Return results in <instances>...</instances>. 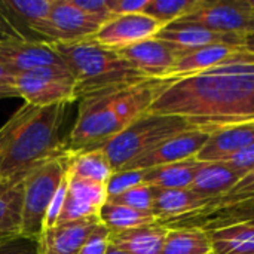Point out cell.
<instances>
[{"instance_id": "1", "label": "cell", "mask_w": 254, "mask_h": 254, "mask_svg": "<svg viewBox=\"0 0 254 254\" xmlns=\"http://www.w3.org/2000/svg\"><path fill=\"white\" fill-rule=\"evenodd\" d=\"M147 113L177 116L210 134L253 122L254 54L246 49L219 67L170 82Z\"/></svg>"}, {"instance_id": "2", "label": "cell", "mask_w": 254, "mask_h": 254, "mask_svg": "<svg viewBox=\"0 0 254 254\" xmlns=\"http://www.w3.org/2000/svg\"><path fill=\"white\" fill-rule=\"evenodd\" d=\"M170 82L165 79H144L80 98L76 122L64 143L65 150L76 153L103 146L147 113Z\"/></svg>"}, {"instance_id": "3", "label": "cell", "mask_w": 254, "mask_h": 254, "mask_svg": "<svg viewBox=\"0 0 254 254\" xmlns=\"http://www.w3.org/2000/svg\"><path fill=\"white\" fill-rule=\"evenodd\" d=\"M67 104L36 107L24 103L0 128V177H24L39 164L65 152L61 128Z\"/></svg>"}, {"instance_id": "4", "label": "cell", "mask_w": 254, "mask_h": 254, "mask_svg": "<svg viewBox=\"0 0 254 254\" xmlns=\"http://www.w3.org/2000/svg\"><path fill=\"white\" fill-rule=\"evenodd\" d=\"M52 45L74 79L77 100L112 86L129 85L146 79L118 51L100 45L95 37Z\"/></svg>"}, {"instance_id": "5", "label": "cell", "mask_w": 254, "mask_h": 254, "mask_svg": "<svg viewBox=\"0 0 254 254\" xmlns=\"http://www.w3.org/2000/svg\"><path fill=\"white\" fill-rule=\"evenodd\" d=\"M73 152H63L28 171L22 190V238L37 243L45 231L49 207L65 182Z\"/></svg>"}, {"instance_id": "6", "label": "cell", "mask_w": 254, "mask_h": 254, "mask_svg": "<svg viewBox=\"0 0 254 254\" xmlns=\"http://www.w3.org/2000/svg\"><path fill=\"white\" fill-rule=\"evenodd\" d=\"M189 129H192L190 125L182 118L144 113L122 132L100 146V149L107 156L113 173H116L165 140Z\"/></svg>"}, {"instance_id": "7", "label": "cell", "mask_w": 254, "mask_h": 254, "mask_svg": "<svg viewBox=\"0 0 254 254\" xmlns=\"http://www.w3.org/2000/svg\"><path fill=\"white\" fill-rule=\"evenodd\" d=\"M12 86L24 103L36 107L70 104L76 97V83L65 67H48L13 77Z\"/></svg>"}, {"instance_id": "8", "label": "cell", "mask_w": 254, "mask_h": 254, "mask_svg": "<svg viewBox=\"0 0 254 254\" xmlns=\"http://www.w3.org/2000/svg\"><path fill=\"white\" fill-rule=\"evenodd\" d=\"M179 21L246 39L254 33V15L241 0H199L198 6Z\"/></svg>"}, {"instance_id": "9", "label": "cell", "mask_w": 254, "mask_h": 254, "mask_svg": "<svg viewBox=\"0 0 254 254\" xmlns=\"http://www.w3.org/2000/svg\"><path fill=\"white\" fill-rule=\"evenodd\" d=\"M101 22L76 7L71 0H54L49 16L37 30L39 40L48 43L79 42L95 37Z\"/></svg>"}, {"instance_id": "10", "label": "cell", "mask_w": 254, "mask_h": 254, "mask_svg": "<svg viewBox=\"0 0 254 254\" xmlns=\"http://www.w3.org/2000/svg\"><path fill=\"white\" fill-rule=\"evenodd\" d=\"M0 63L15 76L48 67H65L64 60L52 43L30 40H7L0 43Z\"/></svg>"}, {"instance_id": "11", "label": "cell", "mask_w": 254, "mask_h": 254, "mask_svg": "<svg viewBox=\"0 0 254 254\" xmlns=\"http://www.w3.org/2000/svg\"><path fill=\"white\" fill-rule=\"evenodd\" d=\"M164 27L144 13L118 15L101 25L95 40L113 51H121L143 40L156 37Z\"/></svg>"}, {"instance_id": "12", "label": "cell", "mask_w": 254, "mask_h": 254, "mask_svg": "<svg viewBox=\"0 0 254 254\" xmlns=\"http://www.w3.org/2000/svg\"><path fill=\"white\" fill-rule=\"evenodd\" d=\"M210 135V132L199 129H189L180 132L165 140L146 155L129 162L124 170H150L195 158L199 153V150L205 146Z\"/></svg>"}, {"instance_id": "13", "label": "cell", "mask_w": 254, "mask_h": 254, "mask_svg": "<svg viewBox=\"0 0 254 254\" xmlns=\"http://www.w3.org/2000/svg\"><path fill=\"white\" fill-rule=\"evenodd\" d=\"M118 52L146 79H165L180 58V52L174 46L158 37L143 40Z\"/></svg>"}, {"instance_id": "14", "label": "cell", "mask_w": 254, "mask_h": 254, "mask_svg": "<svg viewBox=\"0 0 254 254\" xmlns=\"http://www.w3.org/2000/svg\"><path fill=\"white\" fill-rule=\"evenodd\" d=\"M101 225L98 216L57 223L46 228L37 240V254H79Z\"/></svg>"}, {"instance_id": "15", "label": "cell", "mask_w": 254, "mask_h": 254, "mask_svg": "<svg viewBox=\"0 0 254 254\" xmlns=\"http://www.w3.org/2000/svg\"><path fill=\"white\" fill-rule=\"evenodd\" d=\"M107 198L106 185L74 179L67 174L65 198L58 217V223L98 216Z\"/></svg>"}, {"instance_id": "16", "label": "cell", "mask_w": 254, "mask_h": 254, "mask_svg": "<svg viewBox=\"0 0 254 254\" xmlns=\"http://www.w3.org/2000/svg\"><path fill=\"white\" fill-rule=\"evenodd\" d=\"M158 39L174 46L180 57L186 52L211 46V45H231V46H246V37L235 34H223L216 33L193 24L176 21L167 27H164L158 34Z\"/></svg>"}, {"instance_id": "17", "label": "cell", "mask_w": 254, "mask_h": 254, "mask_svg": "<svg viewBox=\"0 0 254 254\" xmlns=\"http://www.w3.org/2000/svg\"><path fill=\"white\" fill-rule=\"evenodd\" d=\"M52 6L54 0H0V15L22 40L42 42L37 30Z\"/></svg>"}, {"instance_id": "18", "label": "cell", "mask_w": 254, "mask_h": 254, "mask_svg": "<svg viewBox=\"0 0 254 254\" xmlns=\"http://www.w3.org/2000/svg\"><path fill=\"white\" fill-rule=\"evenodd\" d=\"M243 51H246V46L211 45V46H205V48H199V49L186 52L176 61L174 67L170 70L165 80L174 82V80H179L183 77L204 73L207 70H211L214 67H219V65L231 61L234 57H237Z\"/></svg>"}, {"instance_id": "19", "label": "cell", "mask_w": 254, "mask_h": 254, "mask_svg": "<svg viewBox=\"0 0 254 254\" xmlns=\"http://www.w3.org/2000/svg\"><path fill=\"white\" fill-rule=\"evenodd\" d=\"M254 141V121L213 132L195 156L198 162H225Z\"/></svg>"}, {"instance_id": "20", "label": "cell", "mask_w": 254, "mask_h": 254, "mask_svg": "<svg viewBox=\"0 0 254 254\" xmlns=\"http://www.w3.org/2000/svg\"><path fill=\"white\" fill-rule=\"evenodd\" d=\"M214 201L202 198L189 189H158L152 214L159 223L165 225L205 210Z\"/></svg>"}, {"instance_id": "21", "label": "cell", "mask_w": 254, "mask_h": 254, "mask_svg": "<svg viewBox=\"0 0 254 254\" xmlns=\"http://www.w3.org/2000/svg\"><path fill=\"white\" fill-rule=\"evenodd\" d=\"M24 177L0 183V246L22 238Z\"/></svg>"}, {"instance_id": "22", "label": "cell", "mask_w": 254, "mask_h": 254, "mask_svg": "<svg viewBox=\"0 0 254 254\" xmlns=\"http://www.w3.org/2000/svg\"><path fill=\"white\" fill-rule=\"evenodd\" d=\"M241 179L243 176L226 162H208L201 165L189 190L202 198L216 201L226 196Z\"/></svg>"}, {"instance_id": "23", "label": "cell", "mask_w": 254, "mask_h": 254, "mask_svg": "<svg viewBox=\"0 0 254 254\" xmlns=\"http://www.w3.org/2000/svg\"><path fill=\"white\" fill-rule=\"evenodd\" d=\"M168 228L161 223L110 235V244L128 254H161Z\"/></svg>"}, {"instance_id": "24", "label": "cell", "mask_w": 254, "mask_h": 254, "mask_svg": "<svg viewBox=\"0 0 254 254\" xmlns=\"http://www.w3.org/2000/svg\"><path fill=\"white\" fill-rule=\"evenodd\" d=\"M207 232L214 254H254V223L238 222Z\"/></svg>"}, {"instance_id": "25", "label": "cell", "mask_w": 254, "mask_h": 254, "mask_svg": "<svg viewBox=\"0 0 254 254\" xmlns=\"http://www.w3.org/2000/svg\"><path fill=\"white\" fill-rule=\"evenodd\" d=\"M238 222H250L254 223V204H241L234 207H226L220 210L205 211V213H195L190 216H185L174 222L165 223L167 228H188L196 226L205 231L214 229L223 225L238 223Z\"/></svg>"}, {"instance_id": "26", "label": "cell", "mask_w": 254, "mask_h": 254, "mask_svg": "<svg viewBox=\"0 0 254 254\" xmlns=\"http://www.w3.org/2000/svg\"><path fill=\"white\" fill-rule=\"evenodd\" d=\"M202 162L195 158L144 170V183L158 189H189Z\"/></svg>"}, {"instance_id": "27", "label": "cell", "mask_w": 254, "mask_h": 254, "mask_svg": "<svg viewBox=\"0 0 254 254\" xmlns=\"http://www.w3.org/2000/svg\"><path fill=\"white\" fill-rule=\"evenodd\" d=\"M98 219L101 225L109 229L110 235L129 231L134 228L159 223L158 219L150 211H138L110 201H106V204L101 207L98 213Z\"/></svg>"}, {"instance_id": "28", "label": "cell", "mask_w": 254, "mask_h": 254, "mask_svg": "<svg viewBox=\"0 0 254 254\" xmlns=\"http://www.w3.org/2000/svg\"><path fill=\"white\" fill-rule=\"evenodd\" d=\"M113 174V168L100 147L86 149L76 152L68 170V176L74 179H82L100 185L109 183Z\"/></svg>"}, {"instance_id": "29", "label": "cell", "mask_w": 254, "mask_h": 254, "mask_svg": "<svg viewBox=\"0 0 254 254\" xmlns=\"http://www.w3.org/2000/svg\"><path fill=\"white\" fill-rule=\"evenodd\" d=\"M208 232L202 228H168L161 254H211Z\"/></svg>"}, {"instance_id": "30", "label": "cell", "mask_w": 254, "mask_h": 254, "mask_svg": "<svg viewBox=\"0 0 254 254\" xmlns=\"http://www.w3.org/2000/svg\"><path fill=\"white\" fill-rule=\"evenodd\" d=\"M198 3L199 0H149L143 13L167 27L190 13Z\"/></svg>"}, {"instance_id": "31", "label": "cell", "mask_w": 254, "mask_h": 254, "mask_svg": "<svg viewBox=\"0 0 254 254\" xmlns=\"http://www.w3.org/2000/svg\"><path fill=\"white\" fill-rule=\"evenodd\" d=\"M156 190H158V188L143 183V185L135 186L121 195L107 198V201L119 204V205H125V207H129V208H134L138 211H150L152 213Z\"/></svg>"}, {"instance_id": "32", "label": "cell", "mask_w": 254, "mask_h": 254, "mask_svg": "<svg viewBox=\"0 0 254 254\" xmlns=\"http://www.w3.org/2000/svg\"><path fill=\"white\" fill-rule=\"evenodd\" d=\"M144 170H122L112 174L109 183H107V196H116L121 195L135 186H140L144 183Z\"/></svg>"}, {"instance_id": "33", "label": "cell", "mask_w": 254, "mask_h": 254, "mask_svg": "<svg viewBox=\"0 0 254 254\" xmlns=\"http://www.w3.org/2000/svg\"><path fill=\"white\" fill-rule=\"evenodd\" d=\"M71 3L94 19L100 21L101 24L107 22L115 16L110 10L107 0H71Z\"/></svg>"}, {"instance_id": "34", "label": "cell", "mask_w": 254, "mask_h": 254, "mask_svg": "<svg viewBox=\"0 0 254 254\" xmlns=\"http://www.w3.org/2000/svg\"><path fill=\"white\" fill-rule=\"evenodd\" d=\"M110 246V232L106 226L100 225L95 232L85 243L79 254H106Z\"/></svg>"}, {"instance_id": "35", "label": "cell", "mask_w": 254, "mask_h": 254, "mask_svg": "<svg viewBox=\"0 0 254 254\" xmlns=\"http://www.w3.org/2000/svg\"><path fill=\"white\" fill-rule=\"evenodd\" d=\"M232 170L238 171L243 177L254 167V141L247 146L244 150H241L240 153H237L235 156H232L231 159L225 161Z\"/></svg>"}, {"instance_id": "36", "label": "cell", "mask_w": 254, "mask_h": 254, "mask_svg": "<svg viewBox=\"0 0 254 254\" xmlns=\"http://www.w3.org/2000/svg\"><path fill=\"white\" fill-rule=\"evenodd\" d=\"M110 10L115 16L118 15H131L143 13L149 0H107Z\"/></svg>"}, {"instance_id": "37", "label": "cell", "mask_w": 254, "mask_h": 254, "mask_svg": "<svg viewBox=\"0 0 254 254\" xmlns=\"http://www.w3.org/2000/svg\"><path fill=\"white\" fill-rule=\"evenodd\" d=\"M0 254H37V244L34 241L19 238L9 244L0 246Z\"/></svg>"}, {"instance_id": "38", "label": "cell", "mask_w": 254, "mask_h": 254, "mask_svg": "<svg viewBox=\"0 0 254 254\" xmlns=\"http://www.w3.org/2000/svg\"><path fill=\"white\" fill-rule=\"evenodd\" d=\"M254 188V167L240 180V183L228 193V195H237V193H241V192H244V190H247V189H252ZM226 195V196H228Z\"/></svg>"}, {"instance_id": "39", "label": "cell", "mask_w": 254, "mask_h": 254, "mask_svg": "<svg viewBox=\"0 0 254 254\" xmlns=\"http://www.w3.org/2000/svg\"><path fill=\"white\" fill-rule=\"evenodd\" d=\"M13 39L22 40V39L9 27V24L3 19V16L0 15V43H1V42H7V40H13Z\"/></svg>"}, {"instance_id": "40", "label": "cell", "mask_w": 254, "mask_h": 254, "mask_svg": "<svg viewBox=\"0 0 254 254\" xmlns=\"http://www.w3.org/2000/svg\"><path fill=\"white\" fill-rule=\"evenodd\" d=\"M13 77H15V74L4 64L0 63V85H9V86H12Z\"/></svg>"}, {"instance_id": "41", "label": "cell", "mask_w": 254, "mask_h": 254, "mask_svg": "<svg viewBox=\"0 0 254 254\" xmlns=\"http://www.w3.org/2000/svg\"><path fill=\"white\" fill-rule=\"evenodd\" d=\"M18 97V92L13 86L9 85H0V98H15Z\"/></svg>"}, {"instance_id": "42", "label": "cell", "mask_w": 254, "mask_h": 254, "mask_svg": "<svg viewBox=\"0 0 254 254\" xmlns=\"http://www.w3.org/2000/svg\"><path fill=\"white\" fill-rule=\"evenodd\" d=\"M246 49L249 52L254 54V33L250 34V36H247V39H246Z\"/></svg>"}, {"instance_id": "43", "label": "cell", "mask_w": 254, "mask_h": 254, "mask_svg": "<svg viewBox=\"0 0 254 254\" xmlns=\"http://www.w3.org/2000/svg\"><path fill=\"white\" fill-rule=\"evenodd\" d=\"M106 254H128V253H125V252H122V250H119V249H116L115 246H109V249H107V253Z\"/></svg>"}, {"instance_id": "44", "label": "cell", "mask_w": 254, "mask_h": 254, "mask_svg": "<svg viewBox=\"0 0 254 254\" xmlns=\"http://www.w3.org/2000/svg\"><path fill=\"white\" fill-rule=\"evenodd\" d=\"M241 1H243V4L254 15V0H241Z\"/></svg>"}, {"instance_id": "45", "label": "cell", "mask_w": 254, "mask_h": 254, "mask_svg": "<svg viewBox=\"0 0 254 254\" xmlns=\"http://www.w3.org/2000/svg\"><path fill=\"white\" fill-rule=\"evenodd\" d=\"M3 182H4V180H3V179H1V177H0V183H3Z\"/></svg>"}, {"instance_id": "46", "label": "cell", "mask_w": 254, "mask_h": 254, "mask_svg": "<svg viewBox=\"0 0 254 254\" xmlns=\"http://www.w3.org/2000/svg\"><path fill=\"white\" fill-rule=\"evenodd\" d=\"M211 254H214V253H211Z\"/></svg>"}]
</instances>
